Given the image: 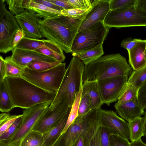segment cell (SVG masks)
Segmentation results:
<instances>
[{"label":"cell","instance_id":"cell-54","mask_svg":"<svg viewBox=\"0 0 146 146\" xmlns=\"http://www.w3.org/2000/svg\"></svg>","mask_w":146,"mask_h":146},{"label":"cell","instance_id":"cell-53","mask_svg":"<svg viewBox=\"0 0 146 146\" xmlns=\"http://www.w3.org/2000/svg\"><path fill=\"white\" fill-rule=\"evenodd\" d=\"M145 57L146 58V47L145 49Z\"/></svg>","mask_w":146,"mask_h":146},{"label":"cell","instance_id":"cell-39","mask_svg":"<svg viewBox=\"0 0 146 146\" xmlns=\"http://www.w3.org/2000/svg\"><path fill=\"white\" fill-rule=\"evenodd\" d=\"M101 140L102 146H109V138L112 133L117 134L113 129L101 126Z\"/></svg>","mask_w":146,"mask_h":146},{"label":"cell","instance_id":"cell-49","mask_svg":"<svg viewBox=\"0 0 146 146\" xmlns=\"http://www.w3.org/2000/svg\"><path fill=\"white\" fill-rule=\"evenodd\" d=\"M34 50L46 56L54 58L53 52L48 48H42L36 49Z\"/></svg>","mask_w":146,"mask_h":146},{"label":"cell","instance_id":"cell-43","mask_svg":"<svg viewBox=\"0 0 146 146\" xmlns=\"http://www.w3.org/2000/svg\"><path fill=\"white\" fill-rule=\"evenodd\" d=\"M100 126L91 138L87 146H102L101 140Z\"/></svg>","mask_w":146,"mask_h":146},{"label":"cell","instance_id":"cell-36","mask_svg":"<svg viewBox=\"0 0 146 146\" xmlns=\"http://www.w3.org/2000/svg\"><path fill=\"white\" fill-rule=\"evenodd\" d=\"M136 0H110V10L135 7Z\"/></svg>","mask_w":146,"mask_h":146},{"label":"cell","instance_id":"cell-29","mask_svg":"<svg viewBox=\"0 0 146 146\" xmlns=\"http://www.w3.org/2000/svg\"><path fill=\"white\" fill-rule=\"evenodd\" d=\"M5 60L6 69V77H22V74L24 68L13 62L11 56L6 57Z\"/></svg>","mask_w":146,"mask_h":146},{"label":"cell","instance_id":"cell-28","mask_svg":"<svg viewBox=\"0 0 146 146\" xmlns=\"http://www.w3.org/2000/svg\"><path fill=\"white\" fill-rule=\"evenodd\" d=\"M31 0H5L10 11L15 16L22 13L25 9H29Z\"/></svg>","mask_w":146,"mask_h":146},{"label":"cell","instance_id":"cell-16","mask_svg":"<svg viewBox=\"0 0 146 146\" xmlns=\"http://www.w3.org/2000/svg\"><path fill=\"white\" fill-rule=\"evenodd\" d=\"M12 60L21 67L25 68L34 61L53 62L56 60L53 58L45 55L34 50L15 47L12 51Z\"/></svg>","mask_w":146,"mask_h":146},{"label":"cell","instance_id":"cell-10","mask_svg":"<svg viewBox=\"0 0 146 146\" xmlns=\"http://www.w3.org/2000/svg\"><path fill=\"white\" fill-rule=\"evenodd\" d=\"M5 0H0V52L12 51V42L17 31L21 28L15 16L6 9Z\"/></svg>","mask_w":146,"mask_h":146},{"label":"cell","instance_id":"cell-40","mask_svg":"<svg viewBox=\"0 0 146 146\" xmlns=\"http://www.w3.org/2000/svg\"><path fill=\"white\" fill-rule=\"evenodd\" d=\"M74 8L90 9L93 1L90 0H67Z\"/></svg>","mask_w":146,"mask_h":146},{"label":"cell","instance_id":"cell-7","mask_svg":"<svg viewBox=\"0 0 146 146\" xmlns=\"http://www.w3.org/2000/svg\"><path fill=\"white\" fill-rule=\"evenodd\" d=\"M103 21L98 22L89 28L78 32L71 48L73 56L80 52L103 44L109 31Z\"/></svg>","mask_w":146,"mask_h":146},{"label":"cell","instance_id":"cell-13","mask_svg":"<svg viewBox=\"0 0 146 146\" xmlns=\"http://www.w3.org/2000/svg\"><path fill=\"white\" fill-rule=\"evenodd\" d=\"M99 114L101 126L110 128L117 134L129 140V124L112 110L99 109Z\"/></svg>","mask_w":146,"mask_h":146},{"label":"cell","instance_id":"cell-15","mask_svg":"<svg viewBox=\"0 0 146 146\" xmlns=\"http://www.w3.org/2000/svg\"><path fill=\"white\" fill-rule=\"evenodd\" d=\"M110 0H93L91 8L85 16L78 32L86 29L96 23L104 21L110 10Z\"/></svg>","mask_w":146,"mask_h":146},{"label":"cell","instance_id":"cell-51","mask_svg":"<svg viewBox=\"0 0 146 146\" xmlns=\"http://www.w3.org/2000/svg\"><path fill=\"white\" fill-rule=\"evenodd\" d=\"M130 145L131 146H146V144L143 142L141 139L130 142Z\"/></svg>","mask_w":146,"mask_h":146},{"label":"cell","instance_id":"cell-12","mask_svg":"<svg viewBox=\"0 0 146 146\" xmlns=\"http://www.w3.org/2000/svg\"><path fill=\"white\" fill-rule=\"evenodd\" d=\"M66 98L61 100L48 108L36 123L32 130L43 134L56 125L68 112L70 107Z\"/></svg>","mask_w":146,"mask_h":146},{"label":"cell","instance_id":"cell-52","mask_svg":"<svg viewBox=\"0 0 146 146\" xmlns=\"http://www.w3.org/2000/svg\"><path fill=\"white\" fill-rule=\"evenodd\" d=\"M144 118V135L146 136V113L145 114Z\"/></svg>","mask_w":146,"mask_h":146},{"label":"cell","instance_id":"cell-50","mask_svg":"<svg viewBox=\"0 0 146 146\" xmlns=\"http://www.w3.org/2000/svg\"><path fill=\"white\" fill-rule=\"evenodd\" d=\"M84 133L82 134L74 143L71 146H84Z\"/></svg>","mask_w":146,"mask_h":146},{"label":"cell","instance_id":"cell-41","mask_svg":"<svg viewBox=\"0 0 146 146\" xmlns=\"http://www.w3.org/2000/svg\"><path fill=\"white\" fill-rule=\"evenodd\" d=\"M137 97L141 106L146 110V80L138 90Z\"/></svg>","mask_w":146,"mask_h":146},{"label":"cell","instance_id":"cell-22","mask_svg":"<svg viewBox=\"0 0 146 146\" xmlns=\"http://www.w3.org/2000/svg\"><path fill=\"white\" fill-rule=\"evenodd\" d=\"M129 139L131 142L141 139L144 136V118L141 117L133 119L129 122Z\"/></svg>","mask_w":146,"mask_h":146},{"label":"cell","instance_id":"cell-25","mask_svg":"<svg viewBox=\"0 0 146 146\" xmlns=\"http://www.w3.org/2000/svg\"><path fill=\"white\" fill-rule=\"evenodd\" d=\"M20 146H44L43 134L37 131L32 130L23 139Z\"/></svg>","mask_w":146,"mask_h":146},{"label":"cell","instance_id":"cell-32","mask_svg":"<svg viewBox=\"0 0 146 146\" xmlns=\"http://www.w3.org/2000/svg\"><path fill=\"white\" fill-rule=\"evenodd\" d=\"M61 63L57 61L48 62L41 61H34L26 66L30 69L37 72H42L48 70L58 65Z\"/></svg>","mask_w":146,"mask_h":146},{"label":"cell","instance_id":"cell-35","mask_svg":"<svg viewBox=\"0 0 146 146\" xmlns=\"http://www.w3.org/2000/svg\"><path fill=\"white\" fill-rule=\"evenodd\" d=\"M90 9L73 8L64 10L61 12V15L66 17L72 19H78L85 17Z\"/></svg>","mask_w":146,"mask_h":146},{"label":"cell","instance_id":"cell-19","mask_svg":"<svg viewBox=\"0 0 146 146\" xmlns=\"http://www.w3.org/2000/svg\"><path fill=\"white\" fill-rule=\"evenodd\" d=\"M146 47V40L139 39L134 47L128 51L129 62L134 70L140 69L146 65L145 54Z\"/></svg>","mask_w":146,"mask_h":146},{"label":"cell","instance_id":"cell-26","mask_svg":"<svg viewBox=\"0 0 146 146\" xmlns=\"http://www.w3.org/2000/svg\"><path fill=\"white\" fill-rule=\"evenodd\" d=\"M14 108L3 81L0 82V111L7 113Z\"/></svg>","mask_w":146,"mask_h":146},{"label":"cell","instance_id":"cell-14","mask_svg":"<svg viewBox=\"0 0 146 146\" xmlns=\"http://www.w3.org/2000/svg\"><path fill=\"white\" fill-rule=\"evenodd\" d=\"M15 17L25 36L38 39L43 37L38 26L39 22L42 19L35 12L31 9H25Z\"/></svg>","mask_w":146,"mask_h":146},{"label":"cell","instance_id":"cell-11","mask_svg":"<svg viewBox=\"0 0 146 146\" xmlns=\"http://www.w3.org/2000/svg\"><path fill=\"white\" fill-rule=\"evenodd\" d=\"M129 76H115L98 81L99 90L102 103L110 106L117 101L125 90Z\"/></svg>","mask_w":146,"mask_h":146},{"label":"cell","instance_id":"cell-37","mask_svg":"<svg viewBox=\"0 0 146 146\" xmlns=\"http://www.w3.org/2000/svg\"><path fill=\"white\" fill-rule=\"evenodd\" d=\"M91 110L89 97L87 95L81 96L78 109V116L83 115L89 112Z\"/></svg>","mask_w":146,"mask_h":146},{"label":"cell","instance_id":"cell-18","mask_svg":"<svg viewBox=\"0 0 146 146\" xmlns=\"http://www.w3.org/2000/svg\"><path fill=\"white\" fill-rule=\"evenodd\" d=\"M22 49L35 50L45 48L52 50L54 53L64 54L63 50L52 41L47 39H35L24 37L15 47Z\"/></svg>","mask_w":146,"mask_h":146},{"label":"cell","instance_id":"cell-31","mask_svg":"<svg viewBox=\"0 0 146 146\" xmlns=\"http://www.w3.org/2000/svg\"><path fill=\"white\" fill-rule=\"evenodd\" d=\"M82 88L78 94L72 106L71 109L67 122L61 135L65 132L68 127L78 116V109L82 96Z\"/></svg>","mask_w":146,"mask_h":146},{"label":"cell","instance_id":"cell-17","mask_svg":"<svg viewBox=\"0 0 146 146\" xmlns=\"http://www.w3.org/2000/svg\"><path fill=\"white\" fill-rule=\"evenodd\" d=\"M116 111L123 119L129 122L133 119L141 117L145 113L139 102L137 96L130 101L119 105H114Z\"/></svg>","mask_w":146,"mask_h":146},{"label":"cell","instance_id":"cell-6","mask_svg":"<svg viewBox=\"0 0 146 146\" xmlns=\"http://www.w3.org/2000/svg\"><path fill=\"white\" fill-rule=\"evenodd\" d=\"M103 22L109 30L112 27H146V14L135 7L110 10Z\"/></svg>","mask_w":146,"mask_h":146},{"label":"cell","instance_id":"cell-21","mask_svg":"<svg viewBox=\"0 0 146 146\" xmlns=\"http://www.w3.org/2000/svg\"><path fill=\"white\" fill-rule=\"evenodd\" d=\"M71 108L72 106L70 107L66 114L56 125L43 134L44 146H53L60 136L67 122Z\"/></svg>","mask_w":146,"mask_h":146},{"label":"cell","instance_id":"cell-42","mask_svg":"<svg viewBox=\"0 0 146 146\" xmlns=\"http://www.w3.org/2000/svg\"><path fill=\"white\" fill-rule=\"evenodd\" d=\"M139 39L131 38H127L122 40L121 43V46L126 49L127 51L132 49L139 40Z\"/></svg>","mask_w":146,"mask_h":146},{"label":"cell","instance_id":"cell-30","mask_svg":"<svg viewBox=\"0 0 146 146\" xmlns=\"http://www.w3.org/2000/svg\"><path fill=\"white\" fill-rule=\"evenodd\" d=\"M138 91L133 85L127 83L125 90L115 105H119L130 101L137 96Z\"/></svg>","mask_w":146,"mask_h":146},{"label":"cell","instance_id":"cell-9","mask_svg":"<svg viewBox=\"0 0 146 146\" xmlns=\"http://www.w3.org/2000/svg\"><path fill=\"white\" fill-rule=\"evenodd\" d=\"M51 103L47 102L33 106L25 109L21 123L6 144L1 146H20L24 137L32 130L36 123L47 111Z\"/></svg>","mask_w":146,"mask_h":146},{"label":"cell","instance_id":"cell-2","mask_svg":"<svg viewBox=\"0 0 146 146\" xmlns=\"http://www.w3.org/2000/svg\"><path fill=\"white\" fill-rule=\"evenodd\" d=\"M84 17L76 19L61 15L42 19L39 27L43 37L54 42L65 52L71 53L73 42Z\"/></svg>","mask_w":146,"mask_h":146},{"label":"cell","instance_id":"cell-3","mask_svg":"<svg viewBox=\"0 0 146 146\" xmlns=\"http://www.w3.org/2000/svg\"><path fill=\"white\" fill-rule=\"evenodd\" d=\"M132 72V68L121 54L107 55L85 65L83 81H98L115 76H129Z\"/></svg>","mask_w":146,"mask_h":146},{"label":"cell","instance_id":"cell-4","mask_svg":"<svg viewBox=\"0 0 146 146\" xmlns=\"http://www.w3.org/2000/svg\"><path fill=\"white\" fill-rule=\"evenodd\" d=\"M84 67V64L79 58L77 56L73 57L50 106H53L62 99L66 98L69 106H72L82 88Z\"/></svg>","mask_w":146,"mask_h":146},{"label":"cell","instance_id":"cell-47","mask_svg":"<svg viewBox=\"0 0 146 146\" xmlns=\"http://www.w3.org/2000/svg\"><path fill=\"white\" fill-rule=\"evenodd\" d=\"M33 1L36 3L44 5L49 8L57 11H61L64 10L62 8L49 2L46 0H33Z\"/></svg>","mask_w":146,"mask_h":146},{"label":"cell","instance_id":"cell-1","mask_svg":"<svg viewBox=\"0 0 146 146\" xmlns=\"http://www.w3.org/2000/svg\"><path fill=\"white\" fill-rule=\"evenodd\" d=\"M4 82L14 108L26 109L40 103H51L56 94L40 88L23 77H6Z\"/></svg>","mask_w":146,"mask_h":146},{"label":"cell","instance_id":"cell-46","mask_svg":"<svg viewBox=\"0 0 146 146\" xmlns=\"http://www.w3.org/2000/svg\"><path fill=\"white\" fill-rule=\"evenodd\" d=\"M25 35L21 28L19 29L17 32L12 42V46L15 48L20 41Z\"/></svg>","mask_w":146,"mask_h":146},{"label":"cell","instance_id":"cell-34","mask_svg":"<svg viewBox=\"0 0 146 146\" xmlns=\"http://www.w3.org/2000/svg\"><path fill=\"white\" fill-rule=\"evenodd\" d=\"M22 119V116L17 118L5 132L0 135V145H5L6 144L19 127Z\"/></svg>","mask_w":146,"mask_h":146},{"label":"cell","instance_id":"cell-33","mask_svg":"<svg viewBox=\"0 0 146 146\" xmlns=\"http://www.w3.org/2000/svg\"><path fill=\"white\" fill-rule=\"evenodd\" d=\"M22 114L10 115L9 114L3 113L0 115V135L5 132L18 118Z\"/></svg>","mask_w":146,"mask_h":146},{"label":"cell","instance_id":"cell-38","mask_svg":"<svg viewBox=\"0 0 146 146\" xmlns=\"http://www.w3.org/2000/svg\"><path fill=\"white\" fill-rule=\"evenodd\" d=\"M109 146H131L129 140L116 133H112L109 138Z\"/></svg>","mask_w":146,"mask_h":146},{"label":"cell","instance_id":"cell-5","mask_svg":"<svg viewBox=\"0 0 146 146\" xmlns=\"http://www.w3.org/2000/svg\"><path fill=\"white\" fill-rule=\"evenodd\" d=\"M66 63H61L48 70L37 72L24 68L22 77L40 88L56 94L60 87L66 69Z\"/></svg>","mask_w":146,"mask_h":146},{"label":"cell","instance_id":"cell-8","mask_svg":"<svg viewBox=\"0 0 146 146\" xmlns=\"http://www.w3.org/2000/svg\"><path fill=\"white\" fill-rule=\"evenodd\" d=\"M99 109L92 110L83 115L78 116L65 132L61 135L53 146L72 145L82 134L100 121Z\"/></svg>","mask_w":146,"mask_h":146},{"label":"cell","instance_id":"cell-44","mask_svg":"<svg viewBox=\"0 0 146 146\" xmlns=\"http://www.w3.org/2000/svg\"><path fill=\"white\" fill-rule=\"evenodd\" d=\"M62 8L64 10H68L74 8L67 0H46Z\"/></svg>","mask_w":146,"mask_h":146},{"label":"cell","instance_id":"cell-20","mask_svg":"<svg viewBox=\"0 0 146 146\" xmlns=\"http://www.w3.org/2000/svg\"><path fill=\"white\" fill-rule=\"evenodd\" d=\"M88 96L90 99L91 110L101 108L102 103L99 90L98 81L86 80L83 82L82 96Z\"/></svg>","mask_w":146,"mask_h":146},{"label":"cell","instance_id":"cell-24","mask_svg":"<svg viewBox=\"0 0 146 146\" xmlns=\"http://www.w3.org/2000/svg\"><path fill=\"white\" fill-rule=\"evenodd\" d=\"M102 44L78 53L76 56L86 65L99 59L104 54Z\"/></svg>","mask_w":146,"mask_h":146},{"label":"cell","instance_id":"cell-48","mask_svg":"<svg viewBox=\"0 0 146 146\" xmlns=\"http://www.w3.org/2000/svg\"><path fill=\"white\" fill-rule=\"evenodd\" d=\"M135 7L146 14V0H136Z\"/></svg>","mask_w":146,"mask_h":146},{"label":"cell","instance_id":"cell-45","mask_svg":"<svg viewBox=\"0 0 146 146\" xmlns=\"http://www.w3.org/2000/svg\"><path fill=\"white\" fill-rule=\"evenodd\" d=\"M6 69L5 59L0 56V82L4 80L6 77Z\"/></svg>","mask_w":146,"mask_h":146},{"label":"cell","instance_id":"cell-27","mask_svg":"<svg viewBox=\"0 0 146 146\" xmlns=\"http://www.w3.org/2000/svg\"><path fill=\"white\" fill-rule=\"evenodd\" d=\"M146 80V65L134 70L128 78V83L133 85L138 90Z\"/></svg>","mask_w":146,"mask_h":146},{"label":"cell","instance_id":"cell-23","mask_svg":"<svg viewBox=\"0 0 146 146\" xmlns=\"http://www.w3.org/2000/svg\"><path fill=\"white\" fill-rule=\"evenodd\" d=\"M29 9L35 12L40 18H49L61 15V11L49 8L44 5L31 0Z\"/></svg>","mask_w":146,"mask_h":146}]
</instances>
